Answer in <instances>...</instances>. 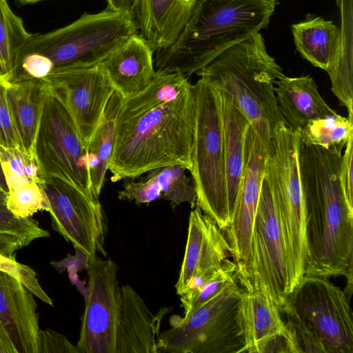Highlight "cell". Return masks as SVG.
I'll return each instance as SVG.
<instances>
[{"label": "cell", "instance_id": "obj_1", "mask_svg": "<svg viewBox=\"0 0 353 353\" xmlns=\"http://www.w3.org/2000/svg\"><path fill=\"white\" fill-rule=\"evenodd\" d=\"M192 85L186 75L156 70L142 92L123 98L108 166L111 180L170 165L190 172L194 135Z\"/></svg>", "mask_w": 353, "mask_h": 353}, {"label": "cell", "instance_id": "obj_2", "mask_svg": "<svg viewBox=\"0 0 353 353\" xmlns=\"http://www.w3.org/2000/svg\"><path fill=\"white\" fill-rule=\"evenodd\" d=\"M306 145L299 139L298 159L305 210V274L343 276L352 291L353 206L339 179L342 150ZM304 274V275H305Z\"/></svg>", "mask_w": 353, "mask_h": 353}, {"label": "cell", "instance_id": "obj_3", "mask_svg": "<svg viewBox=\"0 0 353 353\" xmlns=\"http://www.w3.org/2000/svg\"><path fill=\"white\" fill-rule=\"evenodd\" d=\"M278 0H196L169 47L156 51L157 70L186 76L219 54L267 28Z\"/></svg>", "mask_w": 353, "mask_h": 353}, {"label": "cell", "instance_id": "obj_4", "mask_svg": "<svg viewBox=\"0 0 353 353\" xmlns=\"http://www.w3.org/2000/svg\"><path fill=\"white\" fill-rule=\"evenodd\" d=\"M196 73L226 92L266 142L276 125L285 122L274 91L276 80L284 74L260 32L226 49Z\"/></svg>", "mask_w": 353, "mask_h": 353}, {"label": "cell", "instance_id": "obj_5", "mask_svg": "<svg viewBox=\"0 0 353 353\" xmlns=\"http://www.w3.org/2000/svg\"><path fill=\"white\" fill-rule=\"evenodd\" d=\"M281 312L299 353H353V321L345 290L328 279L305 274Z\"/></svg>", "mask_w": 353, "mask_h": 353}, {"label": "cell", "instance_id": "obj_6", "mask_svg": "<svg viewBox=\"0 0 353 353\" xmlns=\"http://www.w3.org/2000/svg\"><path fill=\"white\" fill-rule=\"evenodd\" d=\"M244 290L236 275L213 298L183 317L172 316L171 328L160 333L159 353L245 352Z\"/></svg>", "mask_w": 353, "mask_h": 353}, {"label": "cell", "instance_id": "obj_7", "mask_svg": "<svg viewBox=\"0 0 353 353\" xmlns=\"http://www.w3.org/2000/svg\"><path fill=\"white\" fill-rule=\"evenodd\" d=\"M194 135L190 170L196 205L224 230L231 221L225 171L220 94L205 79L192 85Z\"/></svg>", "mask_w": 353, "mask_h": 353}, {"label": "cell", "instance_id": "obj_8", "mask_svg": "<svg viewBox=\"0 0 353 353\" xmlns=\"http://www.w3.org/2000/svg\"><path fill=\"white\" fill-rule=\"evenodd\" d=\"M299 131L285 122L274 128L267 148L265 176L283 230L290 266V292L304 276L305 210L299 170Z\"/></svg>", "mask_w": 353, "mask_h": 353}, {"label": "cell", "instance_id": "obj_9", "mask_svg": "<svg viewBox=\"0 0 353 353\" xmlns=\"http://www.w3.org/2000/svg\"><path fill=\"white\" fill-rule=\"evenodd\" d=\"M138 34L130 13L106 8L94 14L84 12L66 26L44 34H32L21 49L17 61L34 52L50 59L54 69L94 66Z\"/></svg>", "mask_w": 353, "mask_h": 353}, {"label": "cell", "instance_id": "obj_10", "mask_svg": "<svg viewBox=\"0 0 353 353\" xmlns=\"http://www.w3.org/2000/svg\"><path fill=\"white\" fill-rule=\"evenodd\" d=\"M49 88V87H48ZM46 176H55L94 193L87 148L63 101L48 88L33 150Z\"/></svg>", "mask_w": 353, "mask_h": 353}, {"label": "cell", "instance_id": "obj_11", "mask_svg": "<svg viewBox=\"0 0 353 353\" xmlns=\"http://www.w3.org/2000/svg\"><path fill=\"white\" fill-rule=\"evenodd\" d=\"M243 287L264 292L281 310L290 293L285 241L270 190L263 180L256 208L248 269L239 278Z\"/></svg>", "mask_w": 353, "mask_h": 353}, {"label": "cell", "instance_id": "obj_12", "mask_svg": "<svg viewBox=\"0 0 353 353\" xmlns=\"http://www.w3.org/2000/svg\"><path fill=\"white\" fill-rule=\"evenodd\" d=\"M41 185L52 228L88 257L99 252L106 258L107 223L99 196L59 177L46 176Z\"/></svg>", "mask_w": 353, "mask_h": 353}, {"label": "cell", "instance_id": "obj_13", "mask_svg": "<svg viewBox=\"0 0 353 353\" xmlns=\"http://www.w3.org/2000/svg\"><path fill=\"white\" fill-rule=\"evenodd\" d=\"M88 294L85 297L79 353H116V331L120 301L118 267L110 259L88 257Z\"/></svg>", "mask_w": 353, "mask_h": 353}, {"label": "cell", "instance_id": "obj_14", "mask_svg": "<svg viewBox=\"0 0 353 353\" xmlns=\"http://www.w3.org/2000/svg\"><path fill=\"white\" fill-rule=\"evenodd\" d=\"M251 125L245 138L244 173L232 220L223 230L239 278L248 272L254 222L265 176L267 148Z\"/></svg>", "mask_w": 353, "mask_h": 353}, {"label": "cell", "instance_id": "obj_15", "mask_svg": "<svg viewBox=\"0 0 353 353\" xmlns=\"http://www.w3.org/2000/svg\"><path fill=\"white\" fill-rule=\"evenodd\" d=\"M65 103L85 147L114 88L100 64L54 68L43 79Z\"/></svg>", "mask_w": 353, "mask_h": 353}, {"label": "cell", "instance_id": "obj_16", "mask_svg": "<svg viewBox=\"0 0 353 353\" xmlns=\"http://www.w3.org/2000/svg\"><path fill=\"white\" fill-rule=\"evenodd\" d=\"M229 256L231 250L223 230L196 205L190 214L176 294L181 296L201 288L221 270Z\"/></svg>", "mask_w": 353, "mask_h": 353}, {"label": "cell", "instance_id": "obj_17", "mask_svg": "<svg viewBox=\"0 0 353 353\" xmlns=\"http://www.w3.org/2000/svg\"><path fill=\"white\" fill-rule=\"evenodd\" d=\"M170 309L154 314L132 287H121L116 353H159L161 322Z\"/></svg>", "mask_w": 353, "mask_h": 353}, {"label": "cell", "instance_id": "obj_18", "mask_svg": "<svg viewBox=\"0 0 353 353\" xmlns=\"http://www.w3.org/2000/svg\"><path fill=\"white\" fill-rule=\"evenodd\" d=\"M33 294L0 271V323L17 353H37L39 315Z\"/></svg>", "mask_w": 353, "mask_h": 353}, {"label": "cell", "instance_id": "obj_19", "mask_svg": "<svg viewBox=\"0 0 353 353\" xmlns=\"http://www.w3.org/2000/svg\"><path fill=\"white\" fill-rule=\"evenodd\" d=\"M196 0H135L132 15L153 52L170 46L184 28Z\"/></svg>", "mask_w": 353, "mask_h": 353}, {"label": "cell", "instance_id": "obj_20", "mask_svg": "<svg viewBox=\"0 0 353 353\" xmlns=\"http://www.w3.org/2000/svg\"><path fill=\"white\" fill-rule=\"evenodd\" d=\"M153 51L139 34H137L110 53L99 64L114 90L123 98L144 90L153 79Z\"/></svg>", "mask_w": 353, "mask_h": 353}, {"label": "cell", "instance_id": "obj_21", "mask_svg": "<svg viewBox=\"0 0 353 353\" xmlns=\"http://www.w3.org/2000/svg\"><path fill=\"white\" fill-rule=\"evenodd\" d=\"M275 85L279 109L285 123L293 130H300L311 120L336 112L322 98L310 75H283L276 80Z\"/></svg>", "mask_w": 353, "mask_h": 353}, {"label": "cell", "instance_id": "obj_22", "mask_svg": "<svg viewBox=\"0 0 353 353\" xmlns=\"http://www.w3.org/2000/svg\"><path fill=\"white\" fill-rule=\"evenodd\" d=\"M220 94L228 204L232 220L244 173L245 138L250 123L224 91Z\"/></svg>", "mask_w": 353, "mask_h": 353}, {"label": "cell", "instance_id": "obj_23", "mask_svg": "<svg viewBox=\"0 0 353 353\" xmlns=\"http://www.w3.org/2000/svg\"><path fill=\"white\" fill-rule=\"evenodd\" d=\"M291 28L296 48L302 57L330 73L340 54L341 30L332 21L310 14Z\"/></svg>", "mask_w": 353, "mask_h": 353}, {"label": "cell", "instance_id": "obj_24", "mask_svg": "<svg viewBox=\"0 0 353 353\" xmlns=\"http://www.w3.org/2000/svg\"><path fill=\"white\" fill-rule=\"evenodd\" d=\"M43 79L8 83L7 99L21 148L32 152L43 106L48 90Z\"/></svg>", "mask_w": 353, "mask_h": 353}, {"label": "cell", "instance_id": "obj_25", "mask_svg": "<svg viewBox=\"0 0 353 353\" xmlns=\"http://www.w3.org/2000/svg\"><path fill=\"white\" fill-rule=\"evenodd\" d=\"M242 314L246 351L259 353L261 347L276 335L288 330L279 307L262 291L244 287Z\"/></svg>", "mask_w": 353, "mask_h": 353}, {"label": "cell", "instance_id": "obj_26", "mask_svg": "<svg viewBox=\"0 0 353 353\" xmlns=\"http://www.w3.org/2000/svg\"><path fill=\"white\" fill-rule=\"evenodd\" d=\"M122 100L121 94L114 90L86 146L91 185L98 196L112 157L116 119Z\"/></svg>", "mask_w": 353, "mask_h": 353}, {"label": "cell", "instance_id": "obj_27", "mask_svg": "<svg viewBox=\"0 0 353 353\" xmlns=\"http://www.w3.org/2000/svg\"><path fill=\"white\" fill-rule=\"evenodd\" d=\"M341 9L343 28L339 57L332 70L328 73L332 91L340 102L353 98L352 85V0H336Z\"/></svg>", "mask_w": 353, "mask_h": 353}, {"label": "cell", "instance_id": "obj_28", "mask_svg": "<svg viewBox=\"0 0 353 353\" xmlns=\"http://www.w3.org/2000/svg\"><path fill=\"white\" fill-rule=\"evenodd\" d=\"M32 34L10 9L7 0H0V76L6 81L12 74L19 52Z\"/></svg>", "mask_w": 353, "mask_h": 353}, {"label": "cell", "instance_id": "obj_29", "mask_svg": "<svg viewBox=\"0 0 353 353\" xmlns=\"http://www.w3.org/2000/svg\"><path fill=\"white\" fill-rule=\"evenodd\" d=\"M299 131L300 141L306 145L330 148L345 145L353 134V116L345 117L336 112L311 120Z\"/></svg>", "mask_w": 353, "mask_h": 353}, {"label": "cell", "instance_id": "obj_30", "mask_svg": "<svg viewBox=\"0 0 353 353\" xmlns=\"http://www.w3.org/2000/svg\"><path fill=\"white\" fill-rule=\"evenodd\" d=\"M0 163L8 192L34 181L42 183L45 180L34 154L21 148L0 145Z\"/></svg>", "mask_w": 353, "mask_h": 353}, {"label": "cell", "instance_id": "obj_31", "mask_svg": "<svg viewBox=\"0 0 353 353\" xmlns=\"http://www.w3.org/2000/svg\"><path fill=\"white\" fill-rule=\"evenodd\" d=\"M187 168L181 165H170L148 171L159 183L161 196L170 202L172 209L183 203H188L191 208L196 205V193L192 178L185 174Z\"/></svg>", "mask_w": 353, "mask_h": 353}, {"label": "cell", "instance_id": "obj_32", "mask_svg": "<svg viewBox=\"0 0 353 353\" xmlns=\"http://www.w3.org/2000/svg\"><path fill=\"white\" fill-rule=\"evenodd\" d=\"M7 196L8 192L0 188V232L18 237L24 246L35 239L50 236L49 232L31 217L23 218L14 214L7 207Z\"/></svg>", "mask_w": 353, "mask_h": 353}, {"label": "cell", "instance_id": "obj_33", "mask_svg": "<svg viewBox=\"0 0 353 353\" xmlns=\"http://www.w3.org/2000/svg\"><path fill=\"white\" fill-rule=\"evenodd\" d=\"M7 207L16 216L31 217L39 211L48 212V203L41 183L34 181L8 192Z\"/></svg>", "mask_w": 353, "mask_h": 353}, {"label": "cell", "instance_id": "obj_34", "mask_svg": "<svg viewBox=\"0 0 353 353\" xmlns=\"http://www.w3.org/2000/svg\"><path fill=\"white\" fill-rule=\"evenodd\" d=\"M237 275V268L229 260L221 270L199 289L181 296V307L187 314L205 303L228 285Z\"/></svg>", "mask_w": 353, "mask_h": 353}, {"label": "cell", "instance_id": "obj_35", "mask_svg": "<svg viewBox=\"0 0 353 353\" xmlns=\"http://www.w3.org/2000/svg\"><path fill=\"white\" fill-rule=\"evenodd\" d=\"M0 271L20 281L33 295L44 303L52 305V301L41 286L35 272L28 265L17 262L15 259L0 254Z\"/></svg>", "mask_w": 353, "mask_h": 353}, {"label": "cell", "instance_id": "obj_36", "mask_svg": "<svg viewBox=\"0 0 353 353\" xmlns=\"http://www.w3.org/2000/svg\"><path fill=\"white\" fill-rule=\"evenodd\" d=\"M161 196V187L152 176H146L142 181H133L125 183L123 189L118 192V198L121 200L134 201L136 204L151 203Z\"/></svg>", "mask_w": 353, "mask_h": 353}, {"label": "cell", "instance_id": "obj_37", "mask_svg": "<svg viewBox=\"0 0 353 353\" xmlns=\"http://www.w3.org/2000/svg\"><path fill=\"white\" fill-rule=\"evenodd\" d=\"M8 82L0 76V145L5 147L22 148L15 131L8 105Z\"/></svg>", "mask_w": 353, "mask_h": 353}, {"label": "cell", "instance_id": "obj_38", "mask_svg": "<svg viewBox=\"0 0 353 353\" xmlns=\"http://www.w3.org/2000/svg\"><path fill=\"white\" fill-rule=\"evenodd\" d=\"M37 353H79L65 336L51 330H39Z\"/></svg>", "mask_w": 353, "mask_h": 353}, {"label": "cell", "instance_id": "obj_39", "mask_svg": "<svg viewBox=\"0 0 353 353\" xmlns=\"http://www.w3.org/2000/svg\"><path fill=\"white\" fill-rule=\"evenodd\" d=\"M352 159L353 134L350 136L345 145L339 172V179L343 193L348 203L352 206H353Z\"/></svg>", "mask_w": 353, "mask_h": 353}, {"label": "cell", "instance_id": "obj_40", "mask_svg": "<svg viewBox=\"0 0 353 353\" xmlns=\"http://www.w3.org/2000/svg\"><path fill=\"white\" fill-rule=\"evenodd\" d=\"M75 256H68V259L58 263L57 269L62 271L65 268H68L69 276L71 281L77 286L79 291L85 297L88 294V288L85 287L84 284L79 279L77 272L81 270H88V256L82 250L78 248H74Z\"/></svg>", "mask_w": 353, "mask_h": 353}, {"label": "cell", "instance_id": "obj_41", "mask_svg": "<svg viewBox=\"0 0 353 353\" xmlns=\"http://www.w3.org/2000/svg\"><path fill=\"white\" fill-rule=\"evenodd\" d=\"M24 247L22 241L18 237L0 232V254L14 259V252Z\"/></svg>", "mask_w": 353, "mask_h": 353}, {"label": "cell", "instance_id": "obj_42", "mask_svg": "<svg viewBox=\"0 0 353 353\" xmlns=\"http://www.w3.org/2000/svg\"><path fill=\"white\" fill-rule=\"evenodd\" d=\"M106 9L117 12L132 14L135 0H106Z\"/></svg>", "mask_w": 353, "mask_h": 353}, {"label": "cell", "instance_id": "obj_43", "mask_svg": "<svg viewBox=\"0 0 353 353\" xmlns=\"http://www.w3.org/2000/svg\"><path fill=\"white\" fill-rule=\"evenodd\" d=\"M0 353H17L0 323Z\"/></svg>", "mask_w": 353, "mask_h": 353}, {"label": "cell", "instance_id": "obj_44", "mask_svg": "<svg viewBox=\"0 0 353 353\" xmlns=\"http://www.w3.org/2000/svg\"><path fill=\"white\" fill-rule=\"evenodd\" d=\"M0 188L3 190L5 192H8V187L5 180V177L2 171V168L0 163Z\"/></svg>", "mask_w": 353, "mask_h": 353}, {"label": "cell", "instance_id": "obj_45", "mask_svg": "<svg viewBox=\"0 0 353 353\" xmlns=\"http://www.w3.org/2000/svg\"><path fill=\"white\" fill-rule=\"evenodd\" d=\"M21 4H28V3H34L38 1H43V0H17Z\"/></svg>", "mask_w": 353, "mask_h": 353}]
</instances>
